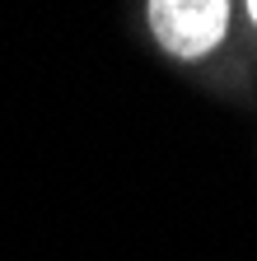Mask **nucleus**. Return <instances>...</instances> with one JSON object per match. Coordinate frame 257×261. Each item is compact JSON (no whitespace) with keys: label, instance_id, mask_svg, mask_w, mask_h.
I'll return each instance as SVG.
<instances>
[{"label":"nucleus","instance_id":"1","mask_svg":"<svg viewBox=\"0 0 257 261\" xmlns=\"http://www.w3.org/2000/svg\"><path fill=\"white\" fill-rule=\"evenodd\" d=\"M145 28L173 61H206L234 28L229 0H154L145 5Z\"/></svg>","mask_w":257,"mask_h":261},{"label":"nucleus","instance_id":"2","mask_svg":"<svg viewBox=\"0 0 257 261\" xmlns=\"http://www.w3.org/2000/svg\"><path fill=\"white\" fill-rule=\"evenodd\" d=\"M248 19H252V28H257V0H252V5H248Z\"/></svg>","mask_w":257,"mask_h":261}]
</instances>
